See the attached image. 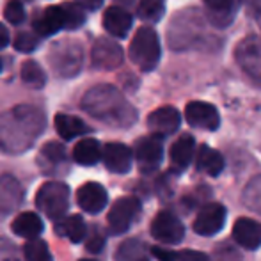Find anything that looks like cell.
<instances>
[{
    "instance_id": "obj_1",
    "label": "cell",
    "mask_w": 261,
    "mask_h": 261,
    "mask_svg": "<svg viewBox=\"0 0 261 261\" xmlns=\"http://www.w3.org/2000/svg\"><path fill=\"white\" fill-rule=\"evenodd\" d=\"M45 116L32 105H18L0 116V149L21 153L29 149L45 130Z\"/></svg>"
},
{
    "instance_id": "obj_2",
    "label": "cell",
    "mask_w": 261,
    "mask_h": 261,
    "mask_svg": "<svg viewBox=\"0 0 261 261\" xmlns=\"http://www.w3.org/2000/svg\"><path fill=\"white\" fill-rule=\"evenodd\" d=\"M82 109L94 119L116 128H128L137 121V110L126 101L117 87L101 84L84 94Z\"/></svg>"
},
{
    "instance_id": "obj_3",
    "label": "cell",
    "mask_w": 261,
    "mask_h": 261,
    "mask_svg": "<svg viewBox=\"0 0 261 261\" xmlns=\"http://www.w3.org/2000/svg\"><path fill=\"white\" fill-rule=\"evenodd\" d=\"M160 39L151 27H141L130 45V59L139 69L151 71L160 61Z\"/></svg>"
},
{
    "instance_id": "obj_4",
    "label": "cell",
    "mask_w": 261,
    "mask_h": 261,
    "mask_svg": "<svg viewBox=\"0 0 261 261\" xmlns=\"http://www.w3.org/2000/svg\"><path fill=\"white\" fill-rule=\"evenodd\" d=\"M50 66L61 79H73L80 73L84 62L82 46L75 39L55 43L48 55Z\"/></svg>"
},
{
    "instance_id": "obj_5",
    "label": "cell",
    "mask_w": 261,
    "mask_h": 261,
    "mask_svg": "<svg viewBox=\"0 0 261 261\" xmlns=\"http://www.w3.org/2000/svg\"><path fill=\"white\" fill-rule=\"evenodd\" d=\"M36 204L48 219L61 220L69 208V187L62 181H46L39 187Z\"/></svg>"
},
{
    "instance_id": "obj_6",
    "label": "cell",
    "mask_w": 261,
    "mask_h": 261,
    "mask_svg": "<svg viewBox=\"0 0 261 261\" xmlns=\"http://www.w3.org/2000/svg\"><path fill=\"white\" fill-rule=\"evenodd\" d=\"M139 213H141V201H139L137 197H134V196L119 197V199L112 204L109 215H107L110 231H112L114 234L126 233Z\"/></svg>"
},
{
    "instance_id": "obj_7",
    "label": "cell",
    "mask_w": 261,
    "mask_h": 261,
    "mask_svg": "<svg viewBox=\"0 0 261 261\" xmlns=\"http://www.w3.org/2000/svg\"><path fill=\"white\" fill-rule=\"evenodd\" d=\"M237 62L251 79L261 84V36H249L234 50Z\"/></svg>"
},
{
    "instance_id": "obj_8",
    "label": "cell",
    "mask_w": 261,
    "mask_h": 261,
    "mask_svg": "<svg viewBox=\"0 0 261 261\" xmlns=\"http://www.w3.org/2000/svg\"><path fill=\"white\" fill-rule=\"evenodd\" d=\"M151 237L160 244L176 245L185 237V227L171 212H160L151 222Z\"/></svg>"
},
{
    "instance_id": "obj_9",
    "label": "cell",
    "mask_w": 261,
    "mask_h": 261,
    "mask_svg": "<svg viewBox=\"0 0 261 261\" xmlns=\"http://www.w3.org/2000/svg\"><path fill=\"white\" fill-rule=\"evenodd\" d=\"M226 224V208L220 203L204 204L194 220V231L201 237L217 234Z\"/></svg>"
},
{
    "instance_id": "obj_10",
    "label": "cell",
    "mask_w": 261,
    "mask_h": 261,
    "mask_svg": "<svg viewBox=\"0 0 261 261\" xmlns=\"http://www.w3.org/2000/svg\"><path fill=\"white\" fill-rule=\"evenodd\" d=\"M135 158L142 172H151L160 165L164 158V146L158 135L142 137L135 144Z\"/></svg>"
},
{
    "instance_id": "obj_11",
    "label": "cell",
    "mask_w": 261,
    "mask_h": 261,
    "mask_svg": "<svg viewBox=\"0 0 261 261\" xmlns=\"http://www.w3.org/2000/svg\"><path fill=\"white\" fill-rule=\"evenodd\" d=\"M185 119L190 126L208 132L217 130L220 124L219 110L212 103H206V101H190L185 107Z\"/></svg>"
},
{
    "instance_id": "obj_12",
    "label": "cell",
    "mask_w": 261,
    "mask_h": 261,
    "mask_svg": "<svg viewBox=\"0 0 261 261\" xmlns=\"http://www.w3.org/2000/svg\"><path fill=\"white\" fill-rule=\"evenodd\" d=\"M123 62V48L109 38H98L93 45V64L100 69H116Z\"/></svg>"
},
{
    "instance_id": "obj_13",
    "label": "cell",
    "mask_w": 261,
    "mask_h": 261,
    "mask_svg": "<svg viewBox=\"0 0 261 261\" xmlns=\"http://www.w3.org/2000/svg\"><path fill=\"white\" fill-rule=\"evenodd\" d=\"M179 123H181V116L174 107H160L153 110L148 117V128L158 137L172 135L179 128Z\"/></svg>"
},
{
    "instance_id": "obj_14",
    "label": "cell",
    "mask_w": 261,
    "mask_h": 261,
    "mask_svg": "<svg viewBox=\"0 0 261 261\" xmlns=\"http://www.w3.org/2000/svg\"><path fill=\"white\" fill-rule=\"evenodd\" d=\"M76 203L79 206L87 213H100L101 210L107 206L109 203V196H107V190L100 183H84L82 187L79 189V194H76Z\"/></svg>"
},
{
    "instance_id": "obj_15",
    "label": "cell",
    "mask_w": 261,
    "mask_h": 261,
    "mask_svg": "<svg viewBox=\"0 0 261 261\" xmlns=\"http://www.w3.org/2000/svg\"><path fill=\"white\" fill-rule=\"evenodd\" d=\"M132 160H134L132 149L121 142H110L103 148V162L110 172L126 174L132 169Z\"/></svg>"
},
{
    "instance_id": "obj_16",
    "label": "cell",
    "mask_w": 261,
    "mask_h": 261,
    "mask_svg": "<svg viewBox=\"0 0 261 261\" xmlns=\"http://www.w3.org/2000/svg\"><path fill=\"white\" fill-rule=\"evenodd\" d=\"M21 197H23V192L16 178L9 174L0 176V219L7 217L20 206Z\"/></svg>"
},
{
    "instance_id": "obj_17",
    "label": "cell",
    "mask_w": 261,
    "mask_h": 261,
    "mask_svg": "<svg viewBox=\"0 0 261 261\" xmlns=\"http://www.w3.org/2000/svg\"><path fill=\"white\" fill-rule=\"evenodd\" d=\"M233 237L247 251H254L261 245V222L252 219H238L233 226Z\"/></svg>"
},
{
    "instance_id": "obj_18",
    "label": "cell",
    "mask_w": 261,
    "mask_h": 261,
    "mask_svg": "<svg viewBox=\"0 0 261 261\" xmlns=\"http://www.w3.org/2000/svg\"><path fill=\"white\" fill-rule=\"evenodd\" d=\"M132 23H134V18L123 7L112 6L103 13V27L114 38H126Z\"/></svg>"
},
{
    "instance_id": "obj_19",
    "label": "cell",
    "mask_w": 261,
    "mask_h": 261,
    "mask_svg": "<svg viewBox=\"0 0 261 261\" xmlns=\"http://www.w3.org/2000/svg\"><path fill=\"white\" fill-rule=\"evenodd\" d=\"M64 29V13H62V6H50L41 13V16L34 20V31L41 38H48L54 36Z\"/></svg>"
},
{
    "instance_id": "obj_20",
    "label": "cell",
    "mask_w": 261,
    "mask_h": 261,
    "mask_svg": "<svg viewBox=\"0 0 261 261\" xmlns=\"http://www.w3.org/2000/svg\"><path fill=\"white\" fill-rule=\"evenodd\" d=\"M11 229L16 237H21V238H32L39 237L45 229V224H43L41 217L34 212H23L13 220L11 224Z\"/></svg>"
},
{
    "instance_id": "obj_21",
    "label": "cell",
    "mask_w": 261,
    "mask_h": 261,
    "mask_svg": "<svg viewBox=\"0 0 261 261\" xmlns=\"http://www.w3.org/2000/svg\"><path fill=\"white\" fill-rule=\"evenodd\" d=\"M38 164L46 174H57L61 167L66 164V149L59 142H48L43 146L41 153H39Z\"/></svg>"
},
{
    "instance_id": "obj_22",
    "label": "cell",
    "mask_w": 261,
    "mask_h": 261,
    "mask_svg": "<svg viewBox=\"0 0 261 261\" xmlns=\"http://www.w3.org/2000/svg\"><path fill=\"white\" fill-rule=\"evenodd\" d=\"M194 151H196V141L192 135L185 134L172 144L171 148V162L178 171L189 167L190 160L194 158Z\"/></svg>"
},
{
    "instance_id": "obj_23",
    "label": "cell",
    "mask_w": 261,
    "mask_h": 261,
    "mask_svg": "<svg viewBox=\"0 0 261 261\" xmlns=\"http://www.w3.org/2000/svg\"><path fill=\"white\" fill-rule=\"evenodd\" d=\"M196 169L208 176H219L224 169V158L219 151L203 144L196 155Z\"/></svg>"
},
{
    "instance_id": "obj_24",
    "label": "cell",
    "mask_w": 261,
    "mask_h": 261,
    "mask_svg": "<svg viewBox=\"0 0 261 261\" xmlns=\"http://www.w3.org/2000/svg\"><path fill=\"white\" fill-rule=\"evenodd\" d=\"M55 128H57V134L64 141H71V139L91 132V128L80 117L69 116V114H57L55 116Z\"/></svg>"
},
{
    "instance_id": "obj_25",
    "label": "cell",
    "mask_w": 261,
    "mask_h": 261,
    "mask_svg": "<svg viewBox=\"0 0 261 261\" xmlns=\"http://www.w3.org/2000/svg\"><path fill=\"white\" fill-rule=\"evenodd\" d=\"M73 158L80 165H94L103 158L101 146L96 139H82L73 149Z\"/></svg>"
},
{
    "instance_id": "obj_26",
    "label": "cell",
    "mask_w": 261,
    "mask_h": 261,
    "mask_svg": "<svg viewBox=\"0 0 261 261\" xmlns=\"http://www.w3.org/2000/svg\"><path fill=\"white\" fill-rule=\"evenodd\" d=\"M116 261H149L148 247L144 242L137 240V238H128L117 247L116 254H114Z\"/></svg>"
},
{
    "instance_id": "obj_27",
    "label": "cell",
    "mask_w": 261,
    "mask_h": 261,
    "mask_svg": "<svg viewBox=\"0 0 261 261\" xmlns=\"http://www.w3.org/2000/svg\"><path fill=\"white\" fill-rule=\"evenodd\" d=\"M203 2L217 25H227L233 20L237 0H203Z\"/></svg>"
},
{
    "instance_id": "obj_28",
    "label": "cell",
    "mask_w": 261,
    "mask_h": 261,
    "mask_svg": "<svg viewBox=\"0 0 261 261\" xmlns=\"http://www.w3.org/2000/svg\"><path fill=\"white\" fill-rule=\"evenodd\" d=\"M59 233L68 237L73 244H80L84 238L87 237V226L86 220L82 219L80 215H69L68 219L61 220L57 226Z\"/></svg>"
},
{
    "instance_id": "obj_29",
    "label": "cell",
    "mask_w": 261,
    "mask_h": 261,
    "mask_svg": "<svg viewBox=\"0 0 261 261\" xmlns=\"http://www.w3.org/2000/svg\"><path fill=\"white\" fill-rule=\"evenodd\" d=\"M21 80H23L29 87L41 89L46 82V75L38 62L27 61V62H23V66H21Z\"/></svg>"
},
{
    "instance_id": "obj_30",
    "label": "cell",
    "mask_w": 261,
    "mask_h": 261,
    "mask_svg": "<svg viewBox=\"0 0 261 261\" xmlns=\"http://www.w3.org/2000/svg\"><path fill=\"white\" fill-rule=\"evenodd\" d=\"M164 11H165L164 0H142L139 4L137 14L141 20L149 21V23H156L164 16Z\"/></svg>"
},
{
    "instance_id": "obj_31",
    "label": "cell",
    "mask_w": 261,
    "mask_h": 261,
    "mask_svg": "<svg viewBox=\"0 0 261 261\" xmlns=\"http://www.w3.org/2000/svg\"><path fill=\"white\" fill-rule=\"evenodd\" d=\"M23 254L27 261H54L48 251V245L41 238H32L23 247Z\"/></svg>"
},
{
    "instance_id": "obj_32",
    "label": "cell",
    "mask_w": 261,
    "mask_h": 261,
    "mask_svg": "<svg viewBox=\"0 0 261 261\" xmlns=\"http://www.w3.org/2000/svg\"><path fill=\"white\" fill-rule=\"evenodd\" d=\"M84 7H80L79 4H73V2H68V4H62V13H64V29H79L80 25H84L86 21V14H84Z\"/></svg>"
},
{
    "instance_id": "obj_33",
    "label": "cell",
    "mask_w": 261,
    "mask_h": 261,
    "mask_svg": "<svg viewBox=\"0 0 261 261\" xmlns=\"http://www.w3.org/2000/svg\"><path fill=\"white\" fill-rule=\"evenodd\" d=\"M244 203L252 212L261 213V176L254 178L244 190Z\"/></svg>"
},
{
    "instance_id": "obj_34",
    "label": "cell",
    "mask_w": 261,
    "mask_h": 261,
    "mask_svg": "<svg viewBox=\"0 0 261 261\" xmlns=\"http://www.w3.org/2000/svg\"><path fill=\"white\" fill-rule=\"evenodd\" d=\"M38 45H39L38 36L32 34V32H20V34L16 36V39H14V48L23 54L34 52V50L38 48Z\"/></svg>"
},
{
    "instance_id": "obj_35",
    "label": "cell",
    "mask_w": 261,
    "mask_h": 261,
    "mask_svg": "<svg viewBox=\"0 0 261 261\" xmlns=\"http://www.w3.org/2000/svg\"><path fill=\"white\" fill-rule=\"evenodd\" d=\"M4 16L9 23L13 25H20L25 20V9L18 0H11L7 2V6L4 7Z\"/></svg>"
},
{
    "instance_id": "obj_36",
    "label": "cell",
    "mask_w": 261,
    "mask_h": 261,
    "mask_svg": "<svg viewBox=\"0 0 261 261\" xmlns=\"http://www.w3.org/2000/svg\"><path fill=\"white\" fill-rule=\"evenodd\" d=\"M103 245H105V237L101 234V231L98 227H94L89 240L86 242V249L89 252H100L103 249Z\"/></svg>"
},
{
    "instance_id": "obj_37",
    "label": "cell",
    "mask_w": 261,
    "mask_h": 261,
    "mask_svg": "<svg viewBox=\"0 0 261 261\" xmlns=\"http://www.w3.org/2000/svg\"><path fill=\"white\" fill-rule=\"evenodd\" d=\"M213 261H242V258L238 256V252L234 251V249L220 247L219 251H215Z\"/></svg>"
},
{
    "instance_id": "obj_38",
    "label": "cell",
    "mask_w": 261,
    "mask_h": 261,
    "mask_svg": "<svg viewBox=\"0 0 261 261\" xmlns=\"http://www.w3.org/2000/svg\"><path fill=\"white\" fill-rule=\"evenodd\" d=\"M151 254L155 256L158 261H176V259H178V252L167 251V249L158 247V245L151 247Z\"/></svg>"
},
{
    "instance_id": "obj_39",
    "label": "cell",
    "mask_w": 261,
    "mask_h": 261,
    "mask_svg": "<svg viewBox=\"0 0 261 261\" xmlns=\"http://www.w3.org/2000/svg\"><path fill=\"white\" fill-rule=\"evenodd\" d=\"M176 261H210V258L197 251H181L178 252V259Z\"/></svg>"
},
{
    "instance_id": "obj_40",
    "label": "cell",
    "mask_w": 261,
    "mask_h": 261,
    "mask_svg": "<svg viewBox=\"0 0 261 261\" xmlns=\"http://www.w3.org/2000/svg\"><path fill=\"white\" fill-rule=\"evenodd\" d=\"M76 4H79L80 7H84V9L87 11H96L101 7V4H103V0H75Z\"/></svg>"
},
{
    "instance_id": "obj_41",
    "label": "cell",
    "mask_w": 261,
    "mask_h": 261,
    "mask_svg": "<svg viewBox=\"0 0 261 261\" xmlns=\"http://www.w3.org/2000/svg\"><path fill=\"white\" fill-rule=\"evenodd\" d=\"M7 45H9V32H7V29L0 23V50L6 48Z\"/></svg>"
},
{
    "instance_id": "obj_42",
    "label": "cell",
    "mask_w": 261,
    "mask_h": 261,
    "mask_svg": "<svg viewBox=\"0 0 261 261\" xmlns=\"http://www.w3.org/2000/svg\"><path fill=\"white\" fill-rule=\"evenodd\" d=\"M82 261H96V259H82Z\"/></svg>"
},
{
    "instance_id": "obj_43",
    "label": "cell",
    "mask_w": 261,
    "mask_h": 261,
    "mask_svg": "<svg viewBox=\"0 0 261 261\" xmlns=\"http://www.w3.org/2000/svg\"><path fill=\"white\" fill-rule=\"evenodd\" d=\"M0 69H2V61H0Z\"/></svg>"
}]
</instances>
